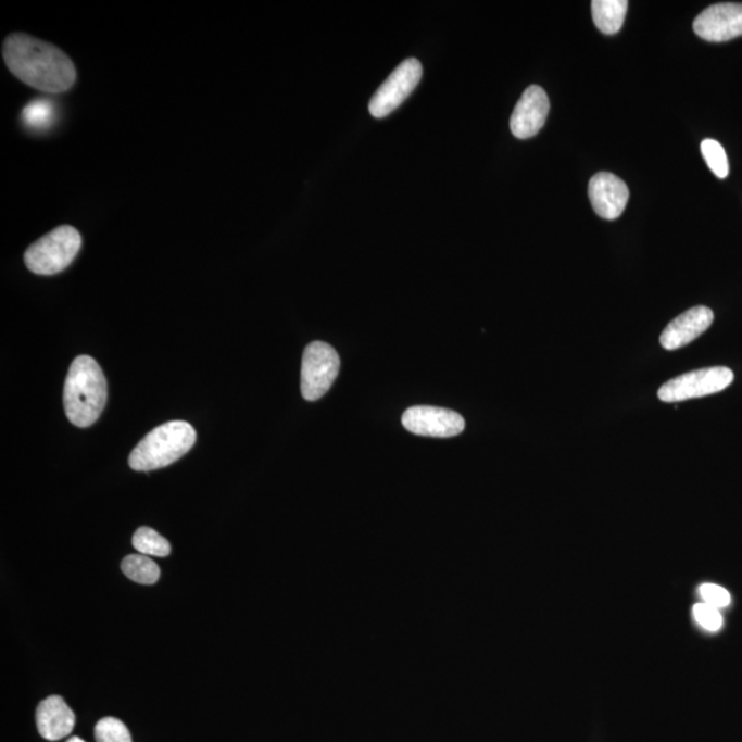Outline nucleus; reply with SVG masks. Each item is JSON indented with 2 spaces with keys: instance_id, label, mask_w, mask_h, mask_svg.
Wrapping results in <instances>:
<instances>
[{
  "instance_id": "f257e3e1",
  "label": "nucleus",
  "mask_w": 742,
  "mask_h": 742,
  "mask_svg": "<svg viewBox=\"0 0 742 742\" xmlns=\"http://www.w3.org/2000/svg\"><path fill=\"white\" fill-rule=\"evenodd\" d=\"M3 60L9 71L36 90L60 95L74 87L76 67L64 51L48 41L25 34L8 36Z\"/></svg>"
},
{
  "instance_id": "f03ea898",
  "label": "nucleus",
  "mask_w": 742,
  "mask_h": 742,
  "mask_svg": "<svg viewBox=\"0 0 742 742\" xmlns=\"http://www.w3.org/2000/svg\"><path fill=\"white\" fill-rule=\"evenodd\" d=\"M106 399V378L100 365L91 356H77L67 372L64 387L67 419L76 427H90L100 418Z\"/></svg>"
},
{
  "instance_id": "7ed1b4c3",
  "label": "nucleus",
  "mask_w": 742,
  "mask_h": 742,
  "mask_svg": "<svg viewBox=\"0 0 742 742\" xmlns=\"http://www.w3.org/2000/svg\"><path fill=\"white\" fill-rule=\"evenodd\" d=\"M197 433L189 423L171 422L149 432L129 454L131 469L149 471L165 468L189 453Z\"/></svg>"
},
{
  "instance_id": "20e7f679",
  "label": "nucleus",
  "mask_w": 742,
  "mask_h": 742,
  "mask_svg": "<svg viewBox=\"0 0 742 742\" xmlns=\"http://www.w3.org/2000/svg\"><path fill=\"white\" fill-rule=\"evenodd\" d=\"M80 248V232L72 226H60L27 249L25 266L39 275L59 274L71 266Z\"/></svg>"
},
{
  "instance_id": "39448f33",
  "label": "nucleus",
  "mask_w": 742,
  "mask_h": 742,
  "mask_svg": "<svg viewBox=\"0 0 742 742\" xmlns=\"http://www.w3.org/2000/svg\"><path fill=\"white\" fill-rule=\"evenodd\" d=\"M340 356L334 347L315 341L305 348L301 362V395L309 402L319 401L339 376Z\"/></svg>"
},
{
  "instance_id": "423d86ee",
  "label": "nucleus",
  "mask_w": 742,
  "mask_h": 742,
  "mask_svg": "<svg viewBox=\"0 0 742 742\" xmlns=\"http://www.w3.org/2000/svg\"><path fill=\"white\" fill-rule=\"evenodd\" d=\"M734 380L728 367H708L672 378L658 389L657 397L664 403H678L722 392Z\"/></svg>"
},
{
  "instance_id": "0eeeda50",
  "label": "nucleus",
  "mask_w": 742,
  "mask_h": 742,
  "mask_svg": "<svg viewBox=\"0 0 742 742\" xmlns=\"http://www.w3.org/2000/svg\"><path fill=\"white\" fill-rule=\"evenodd\" d=\"M423 77L422 62L415 59L403 61L378 88L368 103L372 116L382 118L397 111L407 100Z\"/></svg>"
},
{
  "instance_id": "6e6552de",
  "label": "nucleus",
  "mask_w": 742,
  "mask_h": 742,
  "mask_svg": "<svg viewBox=\"0 0 742 742\" xmlns=\"http://www.w3.org/2000/svg\"><path fill=\"white\" fill-rule=\"evenodd\" d=\"M403 427L414 435L427 438H454L464 432L465 419L449 408L414 406L404 412Z\"/></svg>"
},
{
  "instance_id": "1a4fd4ad",
  "label": "nucleus",
  "mask_w": 742,
  "mask_h": 742,
  "mask_svg": "<svg viewBox=\"0 0 742 742\" xmlns=\"http://www.w3.org/2000/svg\"><path fill=\"white\" fill-rule=\"evenodd\" d=\"M694 33L707 41H728L742 36V3H718L705 9L693 24Z\"/></svg>"
},
{
  "instance_id": "9d476101",
  "label": "nucleus",
  "mask_w": 742,
  "mask_h": 742,
  "mask_svg": "<svg viewBox=\"0 0 742 742\" xmlns=\"http://www.w3.org/2000/svg\"><path fill=\"white\" fill-rule=\"evenodd\" d=\"M550 111V101L542 87H528L517 102L511 117V131L518 139L536 137L541 131Z\"/></svg>"
},
{
  "instance_id": "9b49d317",
  "label": "nucleus",
  "mask_w": 742,
  "mask_h": 742,
  "mask_svg": "<svg viewBox=\"0 0 742 742\" xmlns=\"http://www.w3.org/2000/svg\"><path fill=\"white\" fill-rule=\"evenodd\" d=\"M589 197L596 215L602 219L615 221L625 212L630 191L619 176L600 173L590 180Z\"/></svg>"
},
{
  "instance_id": "f8f14e48",
  "label": "nucleus",
  "mask_w": 742,
  "mask_h": 742,
  "mask_svg": "<svg viewBox=\"0 0 742 742\" xmlns=\"http://www.w3.org/2000/svg\"><path fill=\"white\" fill-rule=\"evenodd\" d=\"M714 313L708 307H693L687 311L672 322H669L661 337V344L664 350L674 351L690 344V342L702 336L704 331L713 325Z\"/></svg>"
},
{
  "instance_id": "ddd939ff",
  "label": "nucleus",
  "mask_w": 742,
  "mask_h": 742,
  "mask_svg": "<svg viewBox=\"0 0 742 742\" xmlns=\"http://www.w3.org/2000/svg\"><path fill=\"white\" fill-rule=\"evenodd\" d=\"M36 725L43 739L59 741L75 728V714L60 695L43 700L36 709Z\"/></svg>"
},
{
  "instance_id": "4468645a",
  "label": "nucleus",
  "mask_w": 742,
  "mask_h": 742,
  "mask_svg": "<svg viewBox=\"0 0 742 742\" xmlns=\"http://www.w3.org/2000/svg\"><path fill=\"white\" fill-rule=\"evenodd\" d=\"M627 9H629L627 0H594L591 2L594 24L605 35L619 33L622 24H625Z\"/></svg>"
},
{
  "instance_id": "2eb2a0df",
  "label": "nucleus",
  "mask_w": 742,
  "mask_h": 742,
  "mask_svg": "<svg viewBox=\"0 0 742 742\" xmlns=\"http://www.w3.org/2000/svg\"><path fill=\"white\" fill-rule=\"evenodd\" d=\"M122 570L128 579L139 584H154L161 575L159 565L143 554L128 555L123 559Z\"/></svg>"
},
{
  "instance_id": "dca6fc26",
  "label": "nucleus",
  "mask_w": 742,
  "mask_h": 742,
  "mask_svg": "<svg viewBox=\"0 0 742 742\" xmlns=\"http://www.w3.org/2000/svg\"><path fill=\"white\" fill-rule=\"evenodd\" d=\"M134 548L143 555H153V557H167L171 553V544L159 532L149 527L139 528L133 537Z\"/></svg>"
},
{
  "instance_id": "f3484780",
  "label": "nucleus",
  "mask_w": 742,
  "mask_h": 742,
  "mask_svg": "<svg viewBox=\"0 0 742 742\" xmlns=\"http://www.w3.org/2000/svg\"><path fill=\"white\" fill-rule=\"evenodd\" d=\"M702 153L708 167L719 179L728 178L729 160L722 144L715 139H705L702 142Z\"/></svg>"
},
{
  "instance_id": "a211bd4d",
  "label": "nucleus",
  "mask_w": 742,
  "mask_h": 742,
  "mask_svg": "<svg viewBox=\"0 0 742 742\" xmlns=\"http://www.w3.org/2000/svg\"><path fill=\"white\" fill-rule=\"evenodd\" d=\"M23 118L30 128H48L54 118L53 103L45 100L30 102L24 108Z\"/></svg>"
},
{
  "instance_id": "6ab92c4d",
  "label": "nucleus",
  "mask_w": 742,
  "mask_h": 742,
  "mask_svg": "<svg viewBox=\"0 0 742 742\" xmlns=\"http://www.w3.org/2000/svg\"><path fill=\"white\" fill-rule=\"evenodd\" d=\"M97 742H133L127 726L116 718H103L96 726Z\"/></svg>"
},
{
  "instance_id": "aec40b11",
  "label": "nucleus",
  "mask_w": 742,
  "mask_h": 742,
  "mask_svg": "<svg viewBox=\"0 0 742 742\" xmlns=\"http://www.w3.org/2000/svg\"><path fill=\"white\" fill-rule=\"evenodd\" d=\"M693 616L704 630L716 632L722 629L724 616L720 614V609L715 608L713 605L699 602V604L693 606Z\"/></svg>"
},
{
  "instance_id": "412c9836",
  "label": "nucleus",
  "mask_w": 742,
  "mask_h": 742,
  "mask_svg": "<svg viewBox=\"0 0 742 742\" xmlns=\"http://www.w3.org/2000/svg\"><path fill=\"white\" fill-rule=\"evenodd\" d=\"M700 595H702L703 602L715 606V608L722 609L730 605L731 596L728 590L722 588V586L714 583H704L700 586Z\"/></svg>"
},
{
  "instance_id": "4be33fe9",
  "label": "nucleus",
  "mask_w": 742,
  "mask_h": 742,
  "mask_svg": "<svg viewBox=\"0 0 742 742\" xmlns=\"http://www.w3.org/2000/svg\"><path fill=\"white\" fill-rule=\"evenodd\" d=\"M66 742H86V741H83L81 739H79V737H72V739L67 740Z\"/></svg>"
}]
</instances>
